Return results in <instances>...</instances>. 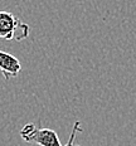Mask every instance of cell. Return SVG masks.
Here are the masks:
<instances>
[{
  "label": "cell",
  "instance_id": "1",
  "mask_svg": "<svg viewBox=\"0 0 136 146\" xmlns=\"http://www.w3.org/2000/svg\"><path fill=\"white\" fill-rule=\"evenodd\" d=\"M30 27L10 11H0V38L22 42L29 36Z\"/></svg>",
  "mask_w": 136,
  "mask_h": 146
},
{
  "label": "cell",
  "instance_id": "2",
  "mask_svg": "<svg viewBox=\"0 0 136 146\" xmlns=\"http://www.w3.org/2000/svg\"><path fill=\"white\" fill-rule=\"evenodd\" d=\"M20 137L28 144L39 146H63L57 132L52 129L42 127L40 123H27L20 130Z\"/></svg>",
  "mask_w": 136,
  "mask_h": 146
},
{
  "label": "cell",
  "instance_id": "3",
  "mask_svg": "<svg viewBox=\"0 0 136 146\" xmlns=\"http://www.w3.org/2000/svg\"><path fill=\"white\" fill-rule=\"evenodd\" d=\"M20 71H22V64L19 59L7 52L0 50V72L4 80L7 82L10 81L11 78L17 77Z\"/></svg>",
  "mask_w": 136,
  "mask_h": 146
},
{
  "label": "cell",
  "instance_id": "4",
  "mask_svg": "<svg viewBox=\"0 0 136 146\" xmlns=\"http://www.w3.org/2000/svg\"><path fill=\"white\" fill-rule=\"evenodd\" d=\"M77 132H82V126H81L80 121H76V122H74L73 129H72V132H71V136H69V139H68V142L64 146H80V145H76L74 144V140H76V135H77Z\"/></svg>",
  "mask_w": 136,
  "mask_h": 146
}]
</instances>
